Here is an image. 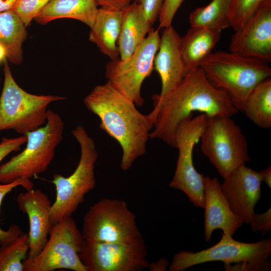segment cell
<instances>
[{
  "label": "cell",
  "mask_w": 271,
  "mask_h": 271,
  "mask_svg": "<svg viewBox=\"0 0 271 271\" xmlns=\"http://www.w3.org/2000/svg\"><path fill=\"white\" fill-rule=\"evenodd\" d=\"M150 112L154 121L150 139L175 148V132L181 121L199 111L208 116L231 117L239 111L224 91L214 86L199 67L186 74L180 84L162 97L154 95Z\"/></svg>",
  "instance_id": "cell-1"
},
{
  "label": "cell",
  "mask_w": 271,
  "mask_h": 271,
  "mask_svg": "<svg viewBox=\"0 0 271 271\" xmlns=\"http://www.w3.org/2000/svg\"><path fill=\"white\" fill-rule=\"evenodd\" d=\"M83 102L99 118L100 128L120 145L122 153L120 168L128 170L146 152L154 125L150 113H142L132 100L108 81L96 86Z\"/></svg>",
  "instance_id": "cell-2"
},
{
  "label": "cell",
  "mask_w": 271,
  "mask_h": 271,
  "mask_svg": "<svg viewBox=\"0 0 271 271\" xmlns=\"http://www.w3.org/2000/svg\"><path fill=\"white\" fill-rule=\"evenodd\" d=\"M199 67L214 86L227 93L238 110L251 91L271 76L267 63L230 51L212 53Z\"/></svg>",
  "instance_id": "cell-3"
},
{
  "label": "cell",
  "mask_w": 271,
  "mask_h": 271,
  "mask_svg": "<svg viewBox=\"0 0 271 271\" xmlns=\"http://www.w3.org/2000/svg\"><path fill=\"white\" fill-rule=\"evenodd\" d=\"M271 240L263 239L247 243L234 239L232 236L222 234V237L213 246L193 252L180 251L173 256L170 271H183L192 266L210 261H222L231 266L232 271H267L271 264Z\"/></svg>",
  "instance_id": "cell-4"
},
{
  "label": "cell",
  "mask_w": 271,
  "mask_h": 271,
  "mask_svg": "<svg viewBox=\"0 0 271 271\" xmlns=\"http://www.w3.org/2000/svg\"><path fill=\"white\" fill-rule=\"evenodd\" d=\"M64 130V123L60 115L48 109L45 124L26 134L25 149L0 165V183L31 180L45 172L55 157L56 150L63 139Z\"/></svg>",
  "instance_id": "cell-5"
},
{
  "label": "cell",
  "mask_w": 271,
  "mask_h": 271,
  "mask_svg": "<svg viewBox=\"0 0 271 271\" xmlns=\"http://www.w3.org/2000/svg\"><path fill=\"white\" fill-rule=\"evenodd\" d=\"M80 147V157L73 173L68 177L54 174L56 199L51 205L50 219L54 224L71 216L84 200L86 194L95 186L94 168L98 158L95 144L84 126L79 125L71 131Z\"/></svg>",
  "instance_id": "cell-6"
},
{
  "label": "cell",
  "mask_w": 271,
  "mask_h": 271,
  "mask_svg": "<svg viewBox=\"0 0 271 271\" xmlns=\"http://www.w3.org/2000/svg\"><path fill=\"white\" fill-rule=\"evenodd\" d=\"M3 62L4 81L0 95V131L13 129L24 135L44 125L47 120L48 106L65 98L27 92L15 80L8 59Z\"/></svg>",
  "instance_id": "cell-7"
},
{
  "label": "cell",
  "mask_w": 271,
  "mask_h": 271,
  "mask_svg": "<svg viewBox=\"0 0 271 271\" xmlns=\"http://www.w3.org/2000/svg\"><path fill=\"white\" fill-rule=\"evenodd\" d=\"M201 150L225 178L250 160L245 137L230 116H209Z\"/></svg>",
  "instance_id": "cell-8"
},
{
  "label": "cell",
  "mask_w": 271,
  "mask_h": 271,
  "mask_svg": "<svg viewBox=\"0 0 271 271\" xmlns=\"http://www.w3.org/2000/svg\"><path fill=\"white\" fill-rule=\"evenodd\" d=\"M84 240L106 242H132L143 239L136 217L125 202L103 198L92 205L83 218Z\"/></svg>",
  "instance_id": "cell-9"
},
{
  "label": "cell",
  "mask_w": 271,
  "mask_h": 271,
  "mask_svg": "<svg viewBox=\"0 0 271 271\" xmlns=\"http://www.w3.org/2000/svg\"><path fill=\"white\" fill-rule=\"evenodd\" d=\"M159 30L152 28L129 57L121 60L118 57L111 60L105 67L107 81L138 107L144 103L142 84L154 69V59L160 42Z\"/></svg>",
  "instance_id": "cell-10"
},
{
  "label": "cell",
  "mask_w": 271,
  "mask_h": 271,
  "mask_svg": "<svg viewBox=\"0 0 271 271\" xmlns=\"http://www.w3.org/2000/svg\"><path fill=\"white\" fill-rule=\"evenodd\" d=\"M49 235L39 254L24 260V271H87L79 255L84 239L71 216L54 224Z\"/></svg>",
  "instance_id": "cell-11"
},
{
  "label": "cell",
  "mask_w": 271,
  "mask_h": 271,
  "mask_svg": "<svg viewBox=\"0 0 271 271\" xmlns=\"http://www.w3.org/2000/svg\"><path fill=\"white\" fill-rule=\"evenodd\" d=\"M209 116L201 114L183 120L175 132V148L179 151L176 170L169 186L180 190L196 207H204V177L196 170L193 160L195 145L200 140Z\"/></svg>",
  "instance_id": "cell-12"
},
{
  "label": "cell",
  "mask_w": 271,
  "mask_h": 271,
  "mask_svg": "<svg viewBox=\"0 0 271 271\" xmlns=\"http://www.w3.org/2000/svg\"><path fill=\"white\" fill-rule=\"evenodd\" d=\"M79 255L87 271H141L150 264L143 239L128 243L84 240Z\"/></svg>",
  "instance_id": "cell-13"
},
{
  "label": "cell",
  "mask_w": 271,
  "mask_h": 271,
  "mask_svg": "<svg viewBox=\"0 0 271 271\" xmlns=\"http://www.w3.org/2000/svg\"><path fill=\"white\" fill-rule=\"evenodd\" d=\"M230 52L271 61V2L262 7L241 28L234 31Z\"/></svg>",
  "instance_id": "cell-14"
},
{
  "label": "cell",
  "mask_w": 271,
  "mask_h": 271,
  "mask_svg": "<svg viewBox=\"0 0 271 271\" xmlns=\"http://www.w3.org/2000/svg\"><path fill=\"white\" fill-rule=\"evenodd\" d=\"M223 179L221 188L231 209L243 223L249 224L261 197L259 172L244 164Z\"/></svg>",
  "instance_id": "cell-15"
},
{
  "label": "cell",
  "mask_w": 271,
  "mask_h": 271,
  "mask_svg": "<svg viewBox=\"0 0 271 271\" xmlns=\"http://www.w3.org/2000/svg\"><path fill=\"white\" fill-rule=\"evenodd\" d=\"M19 209L27 214L29 222L28 256L35 257L43 248L53 224L50 219L51 203L40 189L21 192L17 197Z\"/></svg>",
  "instance_id": "cell-16"
},
{
  "label": "cell",
  "mask_w": 271,
  "mask_h": 271,
  "mask_svg": "<svg viewBox=\"0 0 271 271\" xmlns=\"http://www.w3.org/2000/svg\"><path fill=\"white\" fill-rule=\"evenodd\" d=\"M204 235L206 242L211 240L216 229L233 236L243 223L231 209L216 178L204 177Z\"/></svg>",
  "instance_id": "cell-17"
},
{
  "label": "cell",
  "mask_w": 271,
  "mask_h": 271,
  "mask_svg": "<svg viewBox=\"0 0 271 271\" xmlns=\"http://www.w3.org/2000/svg\"><path fill=\"white\" fill-rule=\"evenodd\" d=\"M181 37L172 25L164 28L159 48L154 62V69L158 73L162 87L159 97L171 92L182 81L186 73L182 60Z\"/></svg>",
  "instance_id": "cell-18"
},
{
  "label": "cell",
  "mask_w": 271,
  "mask_h": 271,
  "mask_svg": "<svg viewBox=\"0 0 271 271\" xmlns=\"http://www.w3.org/2000/svg\"><path fill=\"white\" fill-rule=\"evenodd\" d=\"M221 35V31L219 30L191 27L185 36L181 37V52L186 74L199 67L212 53Z\"/></svg>",
  "instance_id": "cell-19"
},
{
  "label": "cell",
  "mask_w": 271,
  "mask_h": 271,
  "mask_svg": "<svg viewBox=\"0 0 271 271\" xmlns=\"http://www.w3.org/2000/svg\"><path fill=\"white\" fill-rule=\"evenodd\" d=\"M122 17V11L100 7L94 23L90 28L89 40L111 60L119 57L117 42Z\"/></svg>",
  "instance_id": "cell-20"
},
{
  "label": "cell",
  "mask_w": 271,
  "mask_h": 271,
  "mask_svg": "<svg viewBox=\"0 0 271 271\" xmlns=\"http://www.w3.org/2000/svg\"><path fill=\"white\" fill-rule=\"evenodd\" d=\"M98 6L96 0H50L34 20L38 24L45 25L56 19H72L91 28Z\"/></svg>",
  "instance_id": "cell-21"
},
{
  "label": "cell",
  "mask_w": 271,
  "mask_h": 271,
  "mask_svg": "<svg viewBox=\"0 0 271 271\" xmlns=\"http://www.w3.org/2000/svg\"><path fill=\"white\" fill-rule=\"evenodd\" d=\"M120 31L117 42L119 57L125 60L135 51L152 28L133 2L122 10Z\"/></svg>",
  "instance_id": "cell-22"
},
{
  "label": "cell",
  "mask_w": 271,
  "mask_h": 271,
  "mask_svg": "<svg viewBox=\"0 0 271 271\" xmlns=\"http://www.w3.org/2000/svg\"><path fill=\"white\" fill-rule=\"evenodd\" d=\"M26 27L13 10L0 13V44L5 48L7 59L12 64L22 62V46L28 35Z\"/></svg>",
  "instance_id": "cell-23"
},
{
  "label": "cell",
  "mask_w": 271,
  "mask_h": 271,
  "mask_svg": "<svg viewBox=\"0 0 271 271\" xmlns=\"http://www.w3.org/2000/svg\"><path fill=\"white\" fill-rule=\"evenodd\" d=\"M240 111L263 129L271 127V79L258 83L249 93Z\"/></svg>",
  "instance_id": "cell-24"
},
{
  "label": "cell",
  "mask_w": 271,
  "mask_h": 271,
  "mask_svg": "<svg viewBox=\"0 0 271 271\" xmlns=\"http://www.w3.org/2000/svg\"><path fill=\"white\" fill-rule=\"evenodd\" d=\"M231 0H212L208 5L196 9L189 16L191 27L223 29L231 27L228 11Z\"/></svg>",
  "instance_id": "cell-25"
},
{
  "label": "cell",
  "mask_w": 271,
  "mask_h": 271,
  "mask_svg": "<svg viewBox=\"0 0 271 271\" xmlns=\"http://www.w3.org/2000/svg\"><path fill=\"white\" fill-rule=\"evenodd\" d=\"M29 249L28 233H21L0 244V271H24L23 262Z\"/></svg>",
  "instance_id": "cell-26"
},
{
  "label": "cell",
  "mask_w": 271,
  "mask_h": 271,
  "mask_svg": "<svg viewBox=\"0 0 271 271\" xmlns=\"http://www.w3.org/2000/svg\"><path fill=\"white\" fill-rule=\"evenodd\" d=\"M271 0H231L228 18L234 31L242 28L262 7Z\"/></svg>",
  "instance_id": "cell-27"
},
{
  "label": "cell",
  "mask_w": 271,
  "mask_h": 271,
  "mask_svg": "<svg viewBox=\"0 0 271 271\" xmlns=\"http://www.w3.org/2000/svg\"><path fill=\"white\" fill-rule=\"evenodd\" d=\"M18 186H22L26 190H30L33 189L34 184L31 180L23 179H18L7 184L0 183V207L6 195ZM22 232L20 227L16 224L11 225L7 230H4L0 227V244L10 240Z\"/></svg>",
  "instance_id": "cell-28"
},
{
  "label": "cell",
  "mask_w": 271,
  "mask_h": 271,
  "mask_svg": "<svg viewBox=\"0 0 271 271\" xmlns=\"http://www.w3.org/2000/svg\"><path fill=\"white\" fill-rule=\"evenodd\" d=\"M50 1L20 0L13 11L27 27Z\"/></svg>",
  "instance_id": "cell-29"
},
{
  "label": "cell",
  "mask_w": 271,
  "mask_h": 271,
  "mask_svg": "<svg viewBox=\"0 0 271 271\" xmlns=\"http://www.w3.org/2000/svg\"><path fill=\"white\" fill-rule=\"evenodd\" d=\"M146 20L152 26L159 17L163 0H134Z\"/></svg>",
  "instance_id": "cell-30"
},
{
  "label": "cell",
  "mask_w": 271,
  "mask_h": 271,
  "mask_svg": "<svg viewBox=\"0 0 271 271\" xmlns=\"http://www.w3.org/2000/svg\"><path fill=\"white\" fill-rule=\"evenodd\" d=\"M183 1L163 0L158 17L160 29H164L172 25L174 17Z\"/></svg>",
  "instance_id": "cell-31"
},
{
  "label": "cell",
  "mask_w": 271,
  "mask_h": 271,
  "mask_svg": "<svg viewBox=\"0 0 271 271\" xmlns=\"http://www.w3.org/2000/svg\"><path fill=\"white\" fill-rule=\"evenodd\" d=\"M249 224L252 231L260 232L263 235L266 234L271 230L270 208L261 214L254 213Z\"/></svg>",
  "instance_id": "cell-32"
},
{
  "label": "cell",
  "mask_w": 271,
  "mask_h": 271,
  "mask_svg": "<svg viewBox=\"0 0 271 271\" xmlns=\"http://www.w3.org/2000/svg\"><path fill=\"white\" fill-rule=\"evenodd\" d=\"M27 141L26 134L15 138H3L0 143V163L11 153L20 151Z\"/></svg>",
  "instance_id": "cell-33"
},
{
  "label": "cell",
  "mask_w": 271,
  "mask_h": 271,
  "mask_svg": "<svg viewBox=\"0 0 271 271\" xmlns=\"http://www.w3.org/2000/svg\"><path fill=\"white\" fill-rule=\"evenodd\" d=\"M134 0H96L99 6L110 10L122 11Z\"/></svg>",
  "instance_id": "cell-34"
},
{
  "label": "cell",
  "mask_w": 271,
  "mask_h": 271,
  "mask_svg": "<svg viewBox=\"0 0 271 271\" xmlns=\"http://www.w3.org/2000/svg\"><path fill=\"white\" fill-rule=\"evenodd\" d=\"M20 0H0V13L13 10Z\"/></svg>",
  "instance_id": "cell-35"
},
{
  "label": "cell",
  "mask_w": 271,
  "mask_h": 271,
  "mask_svg": "<svg viewBox=\"0 0 271 271\" xmlns=\"http://www.w3.org/2000/svg\"><path fill=\"white\" fill-rule=\"evenodd\" d=\"M261 182H264L269 189L271 188V167L269 166L267 168L259 172Z\"/></svg>",
  "instance_id": "cell-36"
},
{
  "label": "cell",
  "mask_w": 271,
  "mask_h": 271,
  "mask_svg": "<svg viewBox=\"0 0 271 271\" xmlns=\"http://www.w3.org/2000/svg\"><path fill=\"white\" fill-rule=\"evenodd\" d=\"M168 265V260L165 258H162L152 264H149V267H150L151 270H166Z\"/></svg>",
  "instance_id": "cell-37"
},
{
  "label": "cell",
  "mask_w": 271,
  "mask_h": 271,
  "mask_svg": "<svg viewBox=\"0 0 271 271\" xmlns=\"http://www.w3.org/2000/svg\"><path fill=\"white\" fill-rule=\"evenodd\" d=\"M6 59H7V51L5 48L0 44V63L3 62Z\"/></svg>",
  "instance_id": "cell-38"
},
{
  "label": "cell",
  "mask_w": 271,
  "mask_h": 271,
  "mask_svg": "<svg viewBox=\"0 0 271 271\" xmlns=\"http://www.w3.org/2000/svg\"><path fill=\"white\" fill-rule=\"evenodd\" d=\"M1 77H0V82H1Z\"/></svg>",
  "instance_id": "cell-39"
}]
</instances>
